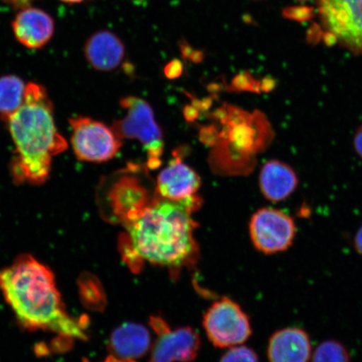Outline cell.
Segmentation results:
<instances>
[{
	"label": "cell",
	"mask_w": 362,
	"mask_h": 362,
	"mask_svg": "<svg viewBox=\"0 0 362 362\" xmlns=\"http://www.w3.org/2000/svg\"><path fill=\"white\" fill-rule=\"evenodd\" d=\"M200 201L176 202L156 197L124 223L128 235L121 240L124 259L135 272L141 262L179 269L197 251L192 212Z\"/></svg>",
	"instance_id": "1"
},
{
	"label": "cell",
	"mask_w": 362,
	"mask_h": 362,
	"mask_svg": "<svg viewBox=\"0 0 362 362\" xmlns=\"http://www.w3.org/2000/svg\"><path fill=\"white\" fill-rule=\"evenodd\" d=\"M0 292L25 328L87 339V321L67 314L52 272L33 257L21 256L0 271Z\"/></svg>",
	"instance_id": "2"
},
{
	"label": "cell",
	"mask_w": 362,
	"mask_h": 362,
	"mask_svg": "<svg viewBox=\"0 0 362 362\" xmlns=\"http://www.w3.org/2000/svg\"><path fill=\"white\" fill-rule=\"evenodd\" d=\"M7 123L16 146L11 165L13 180L18 184L44 183L53 157L68 147L58 133L47 90L36 83L27 84L24 103Z\"/></svg>",
	"instance_id": "3"
},
{
	"label": "cell",
	"mask_w": 362,
	"mask_h": 362,
	"mask_svg": "<svg viewBox=\"0 0 362 362\" xmlns=\"http://www.w3.org/2000/svg\"><path fill=\"white\" fill-rule=\"evenodd\" d=\"M325 40L362 54V0H317Z\"/></svg>",
	"instance_id": "4"
},
{
	"label": "cell",
	"mask_w": 362,
	"mask_h": 362,
	"mask_svg": "<svg viewBox=\"0 0 362 362\" xmlns=\"http://www.w3.org/2000/svg\"><path fill=\"white\" fill-rule=\"evenodd\" d=\"M121 105L126 110V115L123 119L115 121L112 129L121 140H139L146 148L149 165H160L164 141L152 107L144 99L137 97L123 99Z\"/></svg>",
	"instance_id": "5"
},
{
	"label": "cell",
	"mask_w": 362,
	"mask_h": 362,
	"mask_svg": "<svg viewBox=\"0 0 362 362\" xmlns=\"http://www.w3.org/2000/svg\"><path fill=\"white\" fill-rule=\"evenodd\" d=\"M208 338L216 347L242 345L252 334L250 320L237 303L224 297L208 309L203 319Z\"/></svg>",
	"instance_id": "6"
},
{
	"label": "cell",
	"mask_w": 362,
	"mask_h": 362,
	"mask_svg": "<svg viewBox=\"0 0 362 362\" xmlns=\"http://www.w3.org/2000/svg\"><path fill=\"white\" fill-rule=\"evenodd\" d=\"M71 144L79 160L102 163L112 160L121 148L115 131L101 122L78 117L70 120Z\"/></svg>",
	"instance_id": "7"
},
{
	"label": "cell",
	"mask_w": 362,
	"mask_h": 362,
	"mask_svg": "<svg viewBox=\"0 0 362 362\" xmlns=\"http://www.w3.org/2000/svg\"><path fill=\"white\" fill-rule=\"evenodd\" d=\"M250 237L259 252L270 255L287 251L296 235L292 217L274 208H262L252 216Z\"/></svg>",
	"instance_id": "8"
},
{
	"label": "cell",
	"mask_w": 362,
	"mask_h": 362,
	"mask_svg": "<svg viewBox=\"0 0 362 362\" xmlns=\"http://www.w3.org/2000/svg\"><path fill=\"white\" fill-rule=\"evenodd\" d=\"M149 325L157 334L149 362H189L200 350L199 334L189 327L172 330L160 316H152Z\"/></svg>",
	"instance_id": "9"
},
{
	"label": "cell",
	"mask_w": 362,
	"mask_h": 362,
	"mask_svg": "<svg viewBox=\"0 0 362 362\" xmlns=\"http://www.w3.org/2000/svg\"><path fill=\"white\" fill-rule=\"evenodd\" d=\"M17 42L29 49L45 47L55 33V21L42 8L30 6L20 8L12 21Z\"/></svg>",
	"instance_id": "10"
},
{
	"label": "cell",
	"mask_w": 362,
	"mask_h": 362,
	"mask_svg": "<svg viewBox=\"0 0 362 362\" xmlns=\"http://www.w3.org/2000/svg\"><path fill=\"white\" fill-rule=\"evenodd\" d=\"M201 185L196 171L182 161L174 160L163 170L157 179V196L165 200L183 202L194 200Z\"/></svg>",
	"instance_id": "11"
},
{
	"label": "cell",
	"mask_w": 362,
	"mask_h": 362,
	"mask_svg": "<svg viewBox=\"0 0 362 362\" xmlns=\"http://www.w3.org/2000/svg\"><path fill=\"white\" fill-rule=\"evenodd\" d=\"M84 55L94 69L111 71L124 62L125 45L112 31L99 30L89 36L86 42Z\"/></svg>",
	"instance_id": "12"
},
{
	"label": "cell",
	"mask_w": 362,
	"mask_h": 362,
	"mask_svg": "<svg viewBox=\"0 0 362 362\" xmlns=\"http://www.w3.org/2000/svg\"><path fill=\"white\" fill-rule=\"evenodd\" d=\"M311 342L304 329L288 327L276 332L269 339L270 362H309Z\"/></svg>",
	"instance_id": "13"
},
{
	"label": "cell",
	"mask_w": 362,
	"mask_h": 362,
	"mask_svg": "<svg viewBox=\"0 0 362 362\" xmlns=\"http://www.w3.org/2000/svg\"><path fill=\"white\" fill-rule=\"evenodd\" d=\"M259 185L266 199L279 202L286 200L296 192L298 178L296 172L287 163L270 160L262 166Z\"/></svg>",
	"instance_id": "14"
},
{
	"label": "cell",
	"mask_w": 362,
	"mask_h": 362,
	"mask_svg": "<svg viewBox=\"0 0 362 362\" xmlns=\"http://www.w3.org/2000/svg\"><path fill=\"white\" fill-rule=\"evenodd\" d=\"M151 345V334L146 327L126 323L112 333L107 348L117 358L134 360L146 355Z\"/></svg>",
	"instance_id": "15"
},
{
	"label": "cell",
	"mask_w": 362,
	"mask_h": 362,
	"mask_svg": "<svg viewBox=\"0 0 362 362\" xmlns=\"http://www.w3.org/2000/svg\"><path fill=\"white\" fill-rule=\"evenodd\" d=\"M26 85L16 76H0V116L4 121L22 106L25 100Z\"/></svg>",
	"instance_id": "16"
},
{
	"label": "cell",
	"mask_w": 362,
	"mask_h": 362,
	"mask_svg": "<svg viewBox=\"0 0 362 362\" xmlns=\"http://www.w3.org/2000/svg\"><path fill=\"white\" fill-rule=\"evenodd\" d=\"M81 300L89 310L100 311L106 305V297L101 283L89 274L81 276L78 281Z\"/></svg>",
	"instance_id": "17"
},
{
	"label": "cell",
	"mask_w": 362,
	"mask_h": 362,
	"mask_svg": "<svg viewBox=\"0 0 362 362\" xmlns=\"http://www.w3.org/2000/svg\"><path fill=\"white\" fill-rule=\"evenodd\" d=\"M311 362H350V356L341 343L329 339L317 346Z\"/></svg>",
	"instance_id": "18"
},
{
	"label": "cell",
	"mask_w": 362,
	"mask_h": 362,
	"mask_svg": "<svg viewBox=\"0 0 362 362\" xmlns=\"http://www.w3.org/2000/svg\"><path fill=\"white\" fill-rule=\"evenodd\" d=\"M221 362H259V357L251 348L237 346L226 351Z\"/></svg>",
	"instance_id": "19"
},
{
	"label": "cell",
	"mask_w": 362,
	"mask_h": 362,
	"mask_svg": "<svg viewBox=\"0 0 362 362\" xmlns=\"http://www.w3.org/2000/svg\"><path fill=\"white\" fill-rule=\"evenodd\" d=\"M353 144L357 155L362 158V125L356 131Z\"/></svg>",
	"instance_id": "20"
},
{
	"label": "cell",
	"mask_w": 362,
	"mask_h": 362,
	"mask_svg": "<svg viewBox=\"0 0 362 362\" xmlns=\"http://www.w3.org/2000/svg\"><path fill=\"white\" fill-rule=\"evenodd\" d=\"M35 0H0V2L8 4L16 8H21L23 7L30 6V4Z\"/></svg>",
	"instance_id": "21"
},
{
	"label": "cell",
	"mask_w": 362,
	"mask_h": 362,
	"mask_svg": "<svg viewBox=\"0 0 362 362\" xmlns=\"http://www.w3.org/2000/svg\"><path fill=\"white\" fill-rule=\"evenodd\" d=\"M181 64L180 62L175 61L171 62L166 68V74L168 76L173 75L176 76V74H180Z\"/></svg>",
	"instance_id": "22"
},
{
	"label": "cell",
	"mask_w": 362,
	"mask_h": 362,
	"mask_svg": "<svg viewBox=\"0 0 362 362\" xmlns=\"http://www.w3.org/2000/svg\"><path fill=\"white\" fill-rule=\"evenodd\" d=\"M355 248L357 252L362 256V226L357 230L354 239Z\"/></svg>",
	"instance_id": "23"
},
{
	"label": "cell",
	"mask_w": 362,
	"mask_h": 362,
	"mask_svg": "<svg viewBox=\"0 0 362 362\" xmlns=\"http://www.w3.org/2000/svg\"><path fill=\"white\" fill-rule=\"evenodd\" d=\"M103 362H134V360H126L117 358V357L115 356H108L107 358Z\"/></svg>",
	"instance_id": "24"
},
{
	"label": "cell",
	"mask_w": 362,
	"mask_h": 362,
	"mask_svg": "<svg viewBox=\"0 0 362 362\" xmlns=\"http://www.w3.org/2000/svg\"><path fill=\"white\" fill-rule=\"evenodd\" d=\"M60 1L66 4H80L86 1V0H60Z\"/></svg>",
	"instance_id": "25"
},
{
	"label": "cell",
	"mask_w": 362,
	"mask_h": 362,
	"mask_svg": "<svg viewBox=\"0 0 362 362\" xmlns=\"http://www.w3.org/2000/svg\"><path fill=\"white\" fill-rule=\"evenodd\" d=\"M298 1H300V2H307V1H310V0H298Z\"/></svg>",
	"instance_id": "26"
},
{
	"label": "cell",
	"mask_w": 362,
	"mask_h": 362,
	"mask_svg": "<svg viewBox=\"0 0 362 362\" xmlns=\"http://www.w3.org/2000/svg\"><path fill=\"white\" fill-rule=\"evenodd\" d=\"M252 1H262V0H252Z\"/></svg>",
	"instance_id": "27"
}]
</instances>
